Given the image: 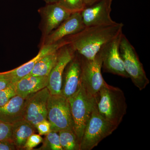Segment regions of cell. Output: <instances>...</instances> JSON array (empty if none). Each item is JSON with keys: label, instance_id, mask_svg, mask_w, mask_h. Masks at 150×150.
Here are the masks:
<instances>
[{"label": "cell", "instance_id": "7", "mask_svg": "<svg viewBox=\"0 0 150 150\" xmlns=\"http://www.w3.org/2000/svg\"><path fill=\"white\" fill-rule=\"evenodd\" d=\"M102 67V60L99 52L92 60L81 56V82L87 92L94 98L105 81L101 74Z\"/></svg>", "mask_w": 150, "mask_h": 150}, {"label": "cell", "instance_id": "27", "mask_svg": "<svg viewBox=\"0 0 150 150\" xmlns=\"http://www.w3.org/2000/svg\"><path fill=\"white\" fill-rule=\"evenodd\" d=\"M13 83L8 71L0 73V91Z\"/></svg>", "mask_w": 150, "mask_h": 150}, {"label": "cell", "instance_id": "22", "mask_svg": "<svg viewBox=\"0 0 150 150\" xmlns=\"http://www.w3.org/2000/svg\"><path fill=\"white\" fill-rule=\"evenodd\" d=\"M57 3L72 13L81 12L85 8L84 0H59Z\"/></svg>", "mask_w": 150, "mask_h": 150}, {"label": "cell", "instance_id": "24", "mask_svg": "<svg viewBox=\"0 0 150 150\" xmlns=\"http://www.w3.org/2000/svg\"><path fill=\"white\" fill-rule=\"evenodd\" d=\"M12 124L6 123L0 121V141L11 142Z\"/></svg>", "mask_w": 150, "mask_h": 150}, {"label": "cell", "instance_id": "13", "mask_svg": "<svg viewBox=\"0 0 150 150\" xmlns=\"http://www.w3.org/2000/svg\"><path fill=\"white\" fill-rule=\"evenodd\" d=\"M85 27L81 12L73 13L57 28L40 41L39 48L43 46L59 42L67 36L79 32Z\"/></svg>", "mask_w": 150, "mask_h": 150}, {"label": "cell", "instance_id": "20", "mask_svg": "<svg viewBox=\"0 0 150 150\" xmlns=\"http://www.w3.org/2000/svg\"><path fill=\"white\" fill-rule=\"evenodd\" d=\"M60 144L63 150H80V144L74 131L69 129L59 132Z\"/></svg>", "mask_w": 150, "mask_h": 150}, {"label": "cell", "instance_id": "5", "mask_svg": "<svg viewBox=\"0 0 150 150\" xmlns=\"http://www.w3.org/2000/svg\"><path fill=\"white\" fill-rule=\"evenodd\" d=\"M119 51L129 78L140 91L144 89L149 83V80L135 48L123 33L120 40Z\"/></svg>", "mask_w": 150, "mask_h": 150}, {"label": "cell", "instance_id": "29", "mask_svg": "<svg viewBox=\"0 0 150 150\" xmlns=\"http://www.w3.org/2000/svg\"><path fill=\"white\" fill-rule=\"evenodd\" d=\"M100 0H84L85 4V7L87 6L91 5L94 3Z\"/></svg>", "mask_w": 150, "mask_h": 150}, {"label": "cell", "instance_id": "25", "mask_svg": "<svg viewBox=\"0 0 150 150\" xmlns=\"http://www.w3.org/2000/svg\"><path fill=\"white\" fill-rule=\"evenodd\" d=\"M43 139L40 135L33 134L30 135L28 139L24 145L23 149L27 150H32L33 148L37 146L38 145L43 142Z\"/></svg>", "mask_w": 150, "mask_h": 150}, {"label": "cell", "instance_id": "19", "mask_svg": "<svg viewBox=\"0 0 150 150\" xmlns=\"http://www.w3.org/2000/svg\"><path fill=\"white\" fill-rule=\"evenodd\" d=\"M59 50L44 56L35 65L29 74L26 76H48L57 62Z\"/></svg>", "mask_w": 150, "mask_h": 150}, {"label": "cell", "instance_id": "15", "mask_svg": "<svg viewBox=\"0 0 150 150\" xmlns=\"http://www.w3.org/2000/svg\"><path fill=\"white\" fill-rule=\"evenodd\" d=\"M68 44L66 38L59 42L50 45H46L40 48L38 54L31 60L13 70L8 71L12 78V82H17L25 76L29 74L33 67L44 56L50 53L56 51L62 46Z\"/></svg>", "mask_w": 150, "mask_h": 150}, {"label": "cell", "instance_id": "8", "mask_svg": "<svg viewBox=\"0 0 150 150\" xmlns=\"http://www.w3.org/2000/svg\"><path fill=\"white\" fill-rule=\"evenodd\" d=\"M50 94L46 87L25 98L23 118L35 128L38 123L47 119V103Z\"/></svg>", "mask_w": 150, "mask_h": 150}, {"label": "cell", "instance_id": "9", "mask_svg": "<svg viewBox=\"0 0 150 150\" xmlns=\"http://www.w3.org/2000/svg\"><path fill=\"white\" fill-rule=\"evenodd\" d=\"M38 11L41 18L39 26L42 34L40 41L72 13L58 3L46 4L38 9Z\"/></svg>", "mask_w": 150, "mask_h": 150}, {"label": "cell", "instance_id": "26", "mask_svg": "<svg viewBox=\"0 0 150 150\" xmlns=\"http://www.w3.org/2000/svg\"><path fill=\"white\" fill-rule=\"evenodd\" d=\"M35 129L39 135H46L51 132V124L47 119H46L38 123L35 126Z\"/></svg>", "mask_w": 150, "mask_h": 150}, {"label": "cell", "instance_id": "21", "mask_svg": "<svg viewBox=\"0 0 150 150\" xmlns=\"http://www.w3.org/2000/svg\"><path fill=\"white\" fill-rule=\"evenodd\" d=\"M46 136L42 146L38 150H63L60 144L59 132L51 131Z\"/></svg>", "mask_w": 150, "mask_h": 150}, {"label": "cell", "instance_id": "12", "mask_svg": "<svg viewBox=\"0 0 150 150\" xmlns=\"http://www.w3.org/2000/svg\"><path fill=\"white\" fill-rule=\"evenodd\" d=\"M112 0H100L86 6L81 11L85 27L94 25H108L116 22L110 17Z\"/></svg>", "mask_w": 150, "mask_h": 150}, {"label": "cell", "instance_id": "3", "mask_svg": "<svg viewBox=\"0 0 150 150\" xmlns=\"http://www.w3.org/2000/svg\"><path fill=\"white\" fill-rule=\"evenodd\" d=\"M68 100L74 131L80 144L85 127L93 110L95 100L87 92L81 83L79 88Z\"/></svg>", "mask_w": 150, "mask_h": 150}, {"label": "cell", "instance_id": "6", "mask_svg": "<svg viewBox=\"0 0 150 150\" xmlns=\"http://www.w3.org/2000/svg\"><path fill=\"white\" fill-rule=\"evenodd\" d=\"M47 119L51 124V131L74 130L68 99L62 95L50 94L47 103Z\"/></svg>", "mask_w": 150, "mask_h": 150}, {"label": "cell", "instance_id": "28", "mask_svg": "<svg viewBox=\"0 0 150 150\" xmlns=\"http://www.w3.org/2000/svg\"><path fill=\"white\" fill-rule=\"evenodd\" d=\"M17 149L12 142L8 141H0V150H14Z\"/></svg>", "mask_w": 150, "mask_h": 150}, {"label": "cell", "instance_id": "14", "mask_svg": "<svg viewBox=\"0 0 150 150\" xmlns=\"http://www.w3.org/2000/svg\"><path fill=\"white\" fill-rule=\"evenodd\" d=\"M81 77V56L76 52L74 57L65 68L63 80L61 95L68 99L79 88Z\"/></svg>", "mask_w": 150, "mask_h": 150}, {"label": "cell", "instance_id": "17", "mask_svg": "<svg viewBox=\"0 0 150 150\" xmlns=\"http://www.w3.org/2000/svg\"><path fill=\"white\" fill-rule=\"evenodd\" d=\"M48 76H25L16 82L17 94L25 98L47 87Z\"/></svg>", "mask_w": 150, "mask_h": 150}, {"label": "cell", "instance_id": "4", "mask_svg": "<svg viewBox=\"0 0 150 150\" xmlns=\"http://www.w3.org/2000/svg\"><path fill=\"white\" fill-rule=\"evenodd\" d=\"M118 127L100 115L95 103L84 130L81 141L80 150L93 149L103 139L111 135Z\"/></svg>", "mask_w": 150, "mask_h": 150}, {"label": "cell", "instance_id": "23", "mask_svg": "<svg viewBox=\"0 0 150 150\" xmlns=\"http://www.w3.org/2000/svg\"><path fill=\"white\" fill-rule=\"evenodd\" d=\"M17 95L15 83H12L8 87L1 90L0 91V106L5 105L11 98Z\"/></svg>", "mask_w": 150, "mask_h": 150}, {"label": "cell", "instance_id": "2", "mask_svg": "<svg viewBox=\"0 0 150 150\" xmlns=\"http://www.w3.org/2000/svg\"><path fill=\"white\" fill-rule=\"evenodd\" d=\"M95 100L100 115L118 127L127 111L126 98L123 91L105 81Z\"/></svg>", "mask_w": 150, "mask_h": 150}, {"label": "cell", "instance_id": "30", "mask_svg": "<svg viewBox=\"0 0 150 150\" xmlns=\"http://www.w3.org/2000/svg\"><path fill=\"white\" fill-rule=\"evenodd\" d=\"M46 4H52V3H57L59 0H43Z\"/></svg>", "mask_w": 150, "mask_h": 150}, {"label": "cell", "instance_id": "1", "mask_svg": "<svg viewBox=\"0 0 150 150\" xmlns=\"http://www.w3.org/2000/svg\"><path fill=\"white\" fill-rule=\"evenodd\" d=\"M123 27V23L117 22L108 25L85 27L79 32L65 38L78 54L92 60L103 46L122 33Z\"/></svg>", "mask_w": 150, "mask_h": 150}, {"label": "cell", "instance_id": "18", "mask_svg": "<svg viewBox=\"0 0 150 150\" xmlns=\"http://www.w3.org/2000/svg\"><path fill=\"white\" fill-rule=\"evenodd\" d=\"M36 129L25 119L12 124L11 142L17 149H23L30 136L35 133Z\"/></svg>", "mask_w": 150, "mask_h": 150}, {"label": "cell", "instance_id": "11", "mask_svg": "<svg viewBox=\"0 0 150 150\" xmlns=\"http://www.w3.org/2000/svg\"><path fill=\"white\" fill-rule=\"evenodd\" d=\"M76 52L69 44L59 48L57 62L48 76V83L46 87L51 94H61L62 80L65 68L74 57Z\"/></svg>", "mask_w": 150, "mask_h": 150}, {"label": "cell", "instance_id": "10", "mask_svg": "<svg viewBox=\"0 0 150 150\" xmlns=\"http://www.w3.org/2000/svg\"><path fill=\"white\" fill-rule=\"evenodd\" d=\"M122 33H123L104 45L99 52L102 59V67L104 71L122 77L129 78L124 69L119 51V45Z\"/></svg>", "mask_w": 150, "mask_h": 150}, {"label": "cell", "instance_id": "16", "mask_svg": "<svg viewBox=\"0 0 150 150\" xmlns=\"http://www.w3.org/2000/svg\"><path fill=\"white\" fill-rule=\"evenodd\" d=\"M25 99L17 95L5 105L0 106V121L13 124L24 119Z\"/></svg>", "mask_w": 150, "mask_h": 150}]
</instances>
